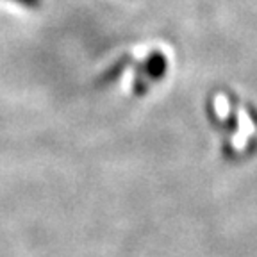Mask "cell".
Masks as SVG:
<instances>
[{"label":"cell","instance_id":"1","mask_svg":"<svg viewBox=\"0 0 257 257\" xmlns=\"http://www.w3.org/2000/svg\"><path fill=\"white\" fill-rule=\"evenodd\" d=\"M16 2H20V4H24V6H38L40 0H16Z\"/></svg>","mask_w":257,"mask_h":257}]
</instances>
